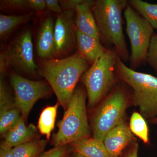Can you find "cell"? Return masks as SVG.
Returning <instances> with one entry per match:
<instances>
[{
	"mask_svg": "<svg viewBox=\"0 0 157 157\" xmlns=\"http://www.w3.org/2000/svg\"><path fill=\"white\" fill-rule=\"evenodd\" d=\"M89 64L78 52L63 58L43 59L40 62L38 73L48 82L65 110L77 82L89 69Z\"/></svg>",
	"mask_w": 157,
	"mask_h": 157,
	"instance_id": "1",
	"label": "cell"
},
{
	"mask_svg": "<svg viewBox=\"0 0 157 157\" xmlns=\"http://www.w3.org/2000/svg\"><path fill=\"white\" fill-rule=\"evenodd\" d=\"M126 0L93 1L91 7L100 35L101 41L107 48L113 47L124 63L130 60L122 25V12Z\"/></svg>",
	"mask_w": 157,
	"mask_h": 157,
	"instance_id": "2",
	"label": "cell"
},
{
	"mask_svg": "<svg viewBox=\"0 0 157 157\" xmlns=\"http://www.w3.org/2000/svg\"><path fill=\"white\" fill-rule=\"evenodd\" d=\"M118 78L131 89L132 104L149 121L157 117V78L127 67L118 56L115 67Z\"/></svg>",
	"mask_w": 157,
	"mask_h": 157,
	"instance_id": "3",
	"label": "cell"
},
{
	"mask_svg": "<svg viewBox=\"0 0 157 157\" xmlns=\"http://www.w3.org/2000/svg\"><path fill=\"white\" fill-rule=\"evenodd\" d=\"M117 58L113 48H106L82 76L90 109H95L118 83L120 79L115 72Z\"/></svg>",
	"mask_w": 157,
	"mask_h": 157,
	"instance_id": "4",
	"label": "cell"
},
{
	"mask_svg": "<svg viewBox=\"0 0 157 157\" xmlns=\"http://www.w3.org/2000/svg\"><path fill=\"white\" fill-rule=\"evenodd\" d=\"M86 90L76 88L59 122L58 130L52 138L54 147L65 146L78 140L90 137L91 130L88 121L86 109Z\"/></svg>",
	"mask_w": 157,
	"mask_h": 157,
	"instance_id": "5",
	"label": "cell"
},
{
	"mask_svg": "<svg viewBox=\"0 0 157 157\" xmlns=\"http://www.w3.org/2000/svg\"><path fill=\"white\" fill-rule=\"evenodd\" d=\"M127 86L121 81L95 108L91 125L94 138L103 141L106 134L124 119L132 104L131 92Z\"/></svg>",
	"mask_w": 157,
	"mask_h": 157,
	"instance_id": "6",
	"label": "cell"
},
{
	"mask_svg": "<svg viewBox=\"0 0 157 157\" xmlns=\"http://www.w3.org/2000/svg\"><path fill=\"white\" fill-rule=\"evenodd\" d=\"M124 16L131 44L130 68L135 70L147 62L154 29L129 4L124 10Z\"/></svg>",
	"mask_w": 157,
	"mask_h": 157,
	"instance_id": "7",
	"label": "cell"
},
{
	"mask_svg": "<svg viewBox=\"0 0 157 157\" xmlns=\"http://www.w3.org/2000/svg\"><path fill=\"white\" fill-rule=\"evenodd\" d=\"M9 67L22 74L36 73L39 68L34 60L32 35L29 30L19 34L1 54L0 73H5Z\"/></svg>",
	"mask_w": 157,
	"mask_h": 157,
	"instance_id": "8",
	"label": "cell"
},
{
	"mask_svg": "<svg viewBox=\"0 0 157 157\" xmlns=\"http://www.w3.org/2000/svg\"><path fill=\"white\" fill-rule=\"evenodd\" d=\"M9 79L14 92L15 106L25 121L36 102L49 95L52 90L45 82L30 80L17 73H11Z\"/></svg>",
	"mask_w": 157,
	"mask_h": 157,
	"instance_id": "9",
	"label": "cell"
},
{
	"mask_svg": "<svg viewBox=\"0 0 157 157\" xmlns=\"http://www.w3.org/2000/svg\"><path fill=\"white\" fill-rule=\"evenodd\" d=\"M75 14L74 11H63L57 15L54 25L55 58L66 56L77 48Z\"/></svg>",
	"mask_w": 157,
	"mask_h": 157,
	"instance_id": "10",
	"label": "cell"
},
{
	"mask_svg": "<svg viewBox=\"0 0 157 157\" xmlns=\"http://www.w3.org/2000/svg\"><path fill=\"white\" fill-rule=\"evenodd\" d=\"M135 137L124 119L110 130L103 141L110 157H121Z\"/></svg>",
	"mask_w": 157,
	"mask_h": 157,
	"instance_id": "11",
	"label": "cell"
},
{
	"mask_svg": "<svg viewBox=\"0 0 157 157\" xmlns=\"http://www.w3.org/2000/svg\"><path fill=\"white\" fill-rule=\"evenodd\" d=\"M55 23L51 17L43 21L39 28L36 38L37 55L43 59L55 58L56 47L54 37Z\"/></svg>",
	"mask_w": 157,
	"mask_h": 157,
	"instance_id": "12",
	"label": "cell"
},
{
	"mask_svg": "<svg viewBox=\"0 0 157 157\" xmlns=\"http://www.w3.org/2000/svg\"><path fill=\"white\" fill-rule=\"evenodd\" d=\"M93 3V1L85 0L77 5L75 10V25L79 32L101 41V35L91 7Z\"/></svg>",
	"mask_w": 157,
	"mask_h": 157,
	"instance_id": "13",
	"label": "cell"
},
{
	"mask_svg": "<svg viewBox=\"0 0 157 157\" xmlns=\"http://www.w3.org/2000/svg\"><path fill=\"white\" fill-rule=\"evenodd\" d=\"M38 135V129L33 124L26 125L21 117L15 125L6 134L3 144L14 148L15 147L35 140Z\"/></svg>",
	"mask_w": 157,
	"mask_h": 157,
	"instance_id": "14",
	"label": "cell"
},
{
	"mask_svg": "<svg viewBox=\"0 0 157 157\" xmlns=\"http://www.w3.org/2000/svg\"><path fill=\"white\" fill-rule=\"evenodd\" d=\"M77 52L89 63L92 65L104 53L106 48L100 40L79 32L76 28Z\"/></svg>",
	"mask_w": 157,
	"mask_h": 157,
	"instance_id": "15",
	"label": "cell"
},
{
	"mask_svg": "<svg viewBox=\"0 0 157 157\" xmlns=\"http://www.w3.org/2000/svg\"><path fill=\"white\" fill-rule=\"evenodd\" d=\"M73 152L85 157H110L102 140L89 137L70 144Z\"/></svg>",
	"mask_w": 157,
	"mask_h": 157,
	"instance_id": "16",
	"label": "cell"
},
{
	"mask_svg": "<svg viewBox=\"0 0 157 157\" xmlns=\"http://www.w3.org/2000/svg\"><path fill=\"white\" fill-rule=\"evenodd\" d=\"M33 14L27 13L19 15L0 14V37L1 39L7 38L19 26L27 22L32 18Z\"/></svg>",
	"mask_w": 157,
	"mask_h": 157,
	"instance_id": "17",
	"label": "cell"
},
{
	"mask_svg": "<svg viewBox=\"0 0 157 157\" xmlns=\"http://www.w3.org/2000/svg\"><path fill=\"white\" fill-rule=\"evenodd\" d=\"M60 104L58 102L53 106H48L42 110L38 121V129L42 135H45L48 140L54 128L58 109Z\"/></svg>",
	"mask_w": 157,
	"mask_h": 157,
	"instance_id": "18",
	"label": "cell"
},
{
	"mask_svg": "<svg viewBox=\"0 0 157 157\" xmlns=\"http://www.w3.org/2000/svg\"><path fill=\"white\" fill-rule=\"evenodd\" d=\"M128 2L153 29L157 30V4H151L141 0H130Z\"/></svg>",
	"mask_w": 157,
	"mask_h": 157,
	"instance_id": "19",
	"label": "cell"
},
{
	"mask_svg": "<svg viewBox=\"0 0 157 157\" xmlns=\"http://www.w3.org/2000/svg\"><path fill=\"white\" fill-rule=\"evenodd\" d=\"M47 140L36 139L13 148L14 157H38L44 151Z\"/></svg>",
	"mask_w": 157,
	"mask_h": 157,
	"instance_id": "20",
	"label": "cell"
},
{
	"mask_svg": "<svg viewBox=\"0 0 157 157\" xmlns=\"http://www.w3.org/2000/svg\"><path fill=\"white\" fill-rule=\"evenodd\" d=\"M129 128L135 135L145 144L150 143L149 132L145 119L140 113L134 112L130 118Z\"/></svg>",
	"mask_w": 157,
	"mask_h": 157,
	"instance_id": "21",
	"label": "cell"
},
{
	"mask_svg": "<svg viewBox=\"0 0 157 157\" xmlns=\"http://www.w3.org/2000/svg\"><path fill=\"white\" fill-rule=\"evenodd\" d=\"M16 107L0 111V133L5 135L18 122L21 117Z\"/></svg>",
	"mask_w": 157,
	"mask_h": 157,
	"instance_id": "22",
	"label": "cell"
},
{
	"mask_svg": "<svg viewBox=\"0 0 157 157\" xmlns=\"http://www.w3.org/2000/svg\"><path fill=\"white\" fill-rule=\"evenodd\" d=\"M1 10L5 11H21L30 9L28 0H1Z\"/></svg>",
	"mask_w": 157,
	"mask_h": 157,
	"instance_id": "23",
	"label": "cell"
},
{
	"mask_svg": "<svg viewBox=\"0 0 157 157\" xmlns=\"http://www.w3.org/2000/svg\"><path fill=\"white\" fill-rule=\"evenodd\" d=\"M147 63L157 75V33L153 35L147 52Z\"/></svg>",
	"mask_w": 157,
	"mask_h": 157,
	"instance_id": "24",
	"label": "cell"
},
{
	"mask_svg": "<svg viewBox=\"0 0 157 157\" xmlns=\"http://www.w3.org/2000/svg\"><path fill=\"white\" fill-rule=\"evenodd\" d=\"M67 145L54 147L47 151L42 152L38 157H67L69 156Z\"/></svg>",
	"mask_w": 157,
	"mask_h": 157,
	"instance_id": "25",
	"label": "cell"
},
{
	"mask_svg": "<svg viewBox=\"0 0 157 157\" xmlns=\"http://www.w3.org/2000/svg\"><path fill=\"white\" fill-rule=\"evenodd\" d=\"M85 0H62L59 1L63 11H75L76 6Z\"/></svg>",
	"mask_w": 157,
	"mask_h": 157,
	"instance_id": "26",
	"label": "cell"
},
{
	"mask_svg": "<svg viewBox=\"0 0 157 157\" xmlns=\"http://www.w3.org/2000/svg\"><path fill=\"white\" fill-rule=\"evenodd\" d=\"M139 145L136 141H134L128 147L126 151L122 155V157H138Z\"/></svg>",
	"mask_w": 157,
	"mask_h": 157,
	"instance_id": "27",
	"label": "cell"
},
{
	"mask_svg": "<svg viewBox=\"0 0 157 157\" xmlns=\"http://www.w3.org/2000/svg\"><path fill=\"white\" fill-rule=\"evenodd\" d=\"M46 8L50 11L57 13L58 14H61L63 12V9L59 1L57 0H45Z\"/></svg>",
	"mask_w": 157,
	"mask_h": 157,
	"instance_id": "28",
	"label": "cell"
},
{
	"mask_svg": "<svg viewBox=\"0 0 157 157\" xmlns=\"http://www.w3.org/2000/svg\"><path fill=\"white\" fill-rule=\"evenodd\" d=\"M30 9L35 11H42L46 8L45 0H28Z\"/></svg>",
	"mask_w": 157,
	"mask_h": 157,
	"instance_id": "29",
	"label": "cell"
},
{
	"mask_svg": "<svg viewBox=\"0 0 157 157\" xmlns=\"http://www.w3.org/2000/svg\"><path fill=\"white\" fill-rule=\"evenodd\" d=\"M0 157H14L13 148L2 143L0 147Z\"/></svg>",
	"mask_w": 157,
	"mask_h": 157,
	"instance_id": "30",
	"label": "cell"
},
{
	"mask_svg": "<svg viewBox=\"0 0 157 157\" xmlns=\"http://www.w3.org/2000/svg\"><path fill=\"white\" fill-rule=\"evenodd\" d=\"M69 157H85L82 156V155L79 154L78 153L74 152H73L72 155L69 156Z\"/></svg>",
	"mask_w": 157,
	"mask_h": 157,
	"instance_id": "31",
	"label": "cell"
},
{
	"mask_svg": "<svg viewBox=\"0 0 157 157\" xmlns=\"http://www.w3.org/2000/svg\"><path fill=\"white\" fill-rule=\"evenodd\" d=\"M149 121L151 123L157 126V117Z\"/></svg>",
	"mask_w": 157,
	"mask_h": 157,
	"instance_id": "32",
	"label": "cell"
},
{
	"mask_svg": "<svg viewBox=\"0 0 157 157\" xmlns=\"http://www.w3.org/2000/svg\"><path fill=\"white\" fill-rule=\"evenodd\" d=\"M69 156H68V157H69Z\"/></svg>",
	"mask_w": 157,
	"mask_h": 157,
	"instance_id": "33",
	"label": "cell"
}]
</instances>
